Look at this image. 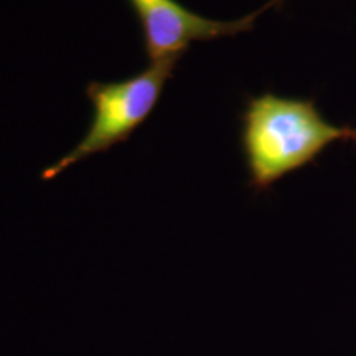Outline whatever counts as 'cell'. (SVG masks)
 Listing matches in <instances>:
<instances>
[{
	"mask_svg": "<svg viewBox=\"0 0 356 356\" xmlns=\"http://www.w3.org/2000/svg\"><path fill=\"white\" fill-rule=\"evenodd\" d=\"M140 22L150 63L180 60L193 42H208L248 32L259 10L239 20L220 22L188 10L177 0H129Z\"/></svg>",
	"mask_w": 356,
	"mask_h": 356,
	"instance_id": "cell-3",
	"label": "cell"
},
{
	"mask_svg": "<svg viewBox=\"0 0 356 356\" xmlns=\"http://www.w3.org/2000/svg\"><path fill=\"white\" fill-rule=\"evenodd\" d=\"M284 0H270L269 3H267V6L264 7V8H270V7H275V6H279V3H282ZM264 8H262V10H264ZM262 10H259V12H262Z\"/></svg>",
	"mask_w": 356,
	"mask_h": 356,
	"instance_id": "cell-4",
	"label": "cell"
},
{
	"mask_svg": "<svg viewBox=\"0 0 356 356\" xmlns=\"http://www.w3.org/2000/svg\"><path fill=\"white\" fill-rule=\"evenodd\" d=\"M356 142V129L325 121L314 102L273 92L251 97L243 115V149L249 184L266 190L299 170L325 147Z\"/></svg>",
	"mask_w": 356,
	"mask_h": 356,
	"instance_id": "cell-1",
	"label": "cell"
},
{
	"mask_svg": "<svg viewBox=\"0 0 356 356\" xmlns=\"http://www.w3.org/2000/svg\"><path fill=\"white\" fill-rule=\"evenodd\" d=\"M177 63L178 60L157 61L122 81L89 83L86 96L95 108L91 126L74 149L44 168L43 180H55L81 160L108 152L114 145L126 142L154 113Z\"/></svg>",
	"mask_w": 356,
	"mask_h": 356,
	"instance_id": "cell-2",
	"label": "cell"
}]
</instances>
